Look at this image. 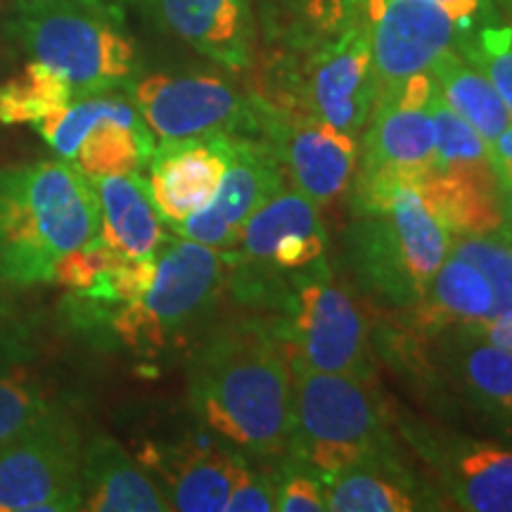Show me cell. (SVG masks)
Returning <instances> with one entry per match:
<instances>
[{
    "label": "cell",
    "mask_w": 512,
    "mask_h": 512,
    "mask_svg": "<svg viewBox=\"0 0 512 512\" xmlns=\"http://www.w3.org/2000/svg\"><path fill=\"white\" fill-rule=\"evenodd\" d=\"M328 510L335 512H411L437 510L439 496L422 486L403 465V456L373 458L335 475L320 477Z\"/></svg>",
    "instance_id": "24"
},
{
    "label": "cell",
    "mask_w": 512,
    "mask_h": 512,
    "mask_svg": "<svg viewBox=\"0 0 512 512\" xmlns=\"http://www.w3.org/2000/svg\"><path fill=\"white\" fill-rule=\"evenodd\" d=\"M328 230L318 204L294 188H283L249 216L238 245L223 252L230 268L297 273L325 261Z\"/></svg>",
    "instance_id": "19"
},
{
    "label": "cell",
    "mask_w": 512,
    "mask_h": 512,
    "mask_svg": "<svg viewBox=\"0 0 512 512\" xmlns=\"http://www.w3.org/2000/svg\"><path fill=\"white\" fill-rule=\"evenodd\" d=\"M287 83L290 100L280 107L311 114L354 140L361 138L377 98V79L368 31L347 0H339L328 29L309 38L292 57Z\"/></svg>",
    "instance_id": "7"
},
{
    "label": "cell",
    "mask_w": 512,
    "mask_h": 512,
    "mask_svg": "<svg viewBox=\"0 0 512 512\" xmlns=\"http://www.w3.org/2000/svg\"><path fill=\"white\" fill-rule=\"evenodd\" d=\"M155 264L147 292L102 320L136 354H162L190 342L228 287L226 256L202 242L166 235Z\"/></svg>",
    "instance_id": "6"
},
{
    "label": "cell",
    "mask_w": 512,
    "mask_h": 512,
    "mask_svg": "<svg viewBox=\"0 0 512 512\" xmlns=\"http://www.w3.org/2000/svg\"><path fill=\"white\" fill-rule=\"evenodd\" d=\"M434 3L444 5L448 12H453L460 22H470L472 17H477L479 12L484 10V5L489 3V0H434Z\"/></svg>",
    "instance_id": "38"
},
{
    "label": "cell",
    "mask_w": 512,
    "mask_h": 512,
    "mask_svg": "<svg viewBox=\"0 0 512 512\" xmlns=\"http://www.w3.org/2000/svg\"><path fill=\"white\" fill-rule=\"evenodd\" d=\"M233 133L159 140L147 162L150 197L171 228L207 207L226 174Z\"/></svg>",
    "instance_id": "20"
},
{
    "label": "cell",
    "mask_w": 512,
    "mask_h": 512,
    "mask_svg": "<svg viewBox=\"0 0 512 512\" xmlns=\"http://www.w3.org/2000/svg\"><path fill=\"white\" fill-rule=\"evenodd\" d=\"M368 31L377 91L430 72L465 22L434 0H347Z\"/></svg>",
    "instance_id": "14"
},
{
    "label": "cell",
    "mask_w": 512,
    "mask_h": 512,
    "mask_svg": "<svg viewBox=\"0 0 512 512\" xmlns=\"http://www.w3.org/2000/svg\"><path fill=\"white\" fill-rule=\"evenodd\" d=\"M285 188V176L271 145L261 136H230V155L219 190L207 207L174 226L181 238L219 252L238 245L240 230L256 209Z\"/></svg>",
    "instance_id": "18"
},
{
    "label": "cell",
    "mask_w": 512,
    "mask_h": 512,
    "mask_svg": "<svg viewBox=\"0 0 512 512\" xmlns=\"http://www.w3.org/2000/svg\"><path fill=\"white\" fill-rule=\"evenodd\" d=\"M430 93V72L377 91L361 133L363 150L351 200L356 214L384 209L399 185H418L437 171Z\"/></svg>",
    "instance_id": "8"
},
{
    "label": "cell",
    "mask_w": 512,
    "mask_h": 512,
    "mask_svg": "<svg viewBox=\"0 0 512 512\" xmlns=\"http://www.w3.org/2000/svg\"><path fill=\"white\" fill-rule=\"evenodd\" d=\"M64 411L41 351L27 332L0 318V446Z\"/></svg>",
    "instance_id": "22"
},
{
    "label": "cell",
    "mask_w": 512,
    "mask_h": 512,
    "mask_svg": "<svg viewBox=\"0 0 512 512\" xmlns=\"http://www.w3.org/2000/svg\"><path fill=\"white\" fill-rule=\"evenodd\" d=\"M422 330L444 325H479L496 316V299L489 280L463 256L448 252L420 302Z\"/></svg>",
    "instance_id": "27"
},
{
    "label": "cell",
    "mask_w": 512,
    "mask_h": 512,
    "mask_svg": "<svg viewBox=\"0 0 512 512\" xmlns=\"http://www.w3.org/2000/svg\"><path fill=\"white\" fill-rule=\"evenodd\" d=\"M430 332L432 370L458 394L479 425L512 444V351L496 347L477 325H444Z\"/></svg>",
    "instance_id": "16"
},
{
    "label": "cell",
    "mask_w": 512,
    "mask_h": 512,
    "mask_svg": "<svg viewBox=\"0 0 512 512\" xmlns=\"http://www.w3.org/2000/svg\"><path fill=\"white\" fill-rule=\"evenodd\" d=\"M81 510L166 512L171 505L133 453L100 432L81 451Z\"/></svg>",
    "instance_id": "23"
},
{
    "label": "cell",
    "mask_w": 512,
    "mask_h": 512,
    "mask_svg": "<svg viewBox=\"0 0 512 512\" xmlns=\"http://www.w3.org/2000/svg\"><path fill=\"white\" fill-rule=\"evenodd\" d=\"M448 252L463 256L489 280L496 299V316L512 311V242L503 226L494 233L451 235Z\"/></svg>",
    "instance_id": "32"
},
{
    "label": "cell",
    "mask_w": 512,
    "mask_h": 512,
    "mask_svg": "<svg viewBox=\"0 0 512 512\" xmlns=\"http://www.w3.org/2000/svg\"><path fill=\"white\" fill-rule=\"evenodd\" d=\"M83 441L69 411L0 446V512L81 510Z\"/></svg>",
    "instance_id": "11"
},
{
    "label": "cell",
    "mask_w": 512,
    "mask_h": 512,
    "mask_svg": "<svg viewBox=\"0 0 512 512\" xmlns=\"http://www.w3.org/2000/svg\"><path fill=\"white\" fill-rule=\"evenodd\" d=\"M396 432L425 465L441 501L470 512H512V448L491 444L415 415L396 413Z\"/></svg>",
    "instance_id": "12"
},
{
    "label": "cell",
    "mask_w": 512,
    "mask_h": 512,
    "mask_svg": "<svg viewBox=\"0 0 512 512\" xmlns=\"http://www.w3.org/2000/svg\"><path fill=\"white\" fill-rule=\"evenodd\" d=\"M261 133L280 162L285 181L318 204L347 192L356 169V140L311 114L259 98Z\"/></svg>",
    "instance_id": "15"
},
{
    "label": "cell",
    "mask_w": 512,
    "mask_h": 512,
    "mask_svg": "<svg viewBox=\"0 0 512 512\" xmlns=\"http://www.w3.org/2000/svg\"><path fill=\"white\" fill-rule=\"evenodd\" d=\"M430 112L437 136V171L465 169V166L489 164V147L484 138L460 114L453 110L432 81Z\"/></svg>",
    "instance_id": "31"
},
{
    "label": "cell",
    "mask_w": 512,
    "mask_h": 512,
    "mask_svg": "<svg viewBox=\"0 0 512 512\" xmlns=\"http://www.w3.org/2000/svg\"><path fill=\"white\" fill-rule=\"evenodd\" d=\"M119 256L100 238H95L57 261L53 283L64 287L69 294L88 292L105 278Z\"/></svg>",
    "instance_id": "33"
},
{
    "label": "cell",
    "mask_w": 512,
    "mask_h": 512,
    "mask_svg": "<svg viewBox=\"0 0 512 512\" xmlns=\"http://www.w3.org/2000/svg\"><path fill=\"white\" fill-rule=\"evenodd\" d=\"M159 27L221 67L252 64L254 22L247 0H138Z\"/></svg>",
    "instance_id": "21"
},
{
    "label": "cell",
    "mask_w": 512,
    "mask_h": 512,
    "mask_svg": "<svg viewBox=\"0 0 512 512\" xmlns=\"http://www.w3.org/2000/svg\"><path fill=\"white\" fill-rule=\"evenodd\" d=\"M10 316V299L5 297V285L0 283V318Z\"/></svg>",
    "instance_id": "40"
},
{
    "label": "cell",
    "mask_w": 512,
    "mask_h": 512,
    "mask_svg": "<svg viewBox=\"0 0 512 512\" xmlns=\"http://www.w3.org/2000/svg\"><path fill=\"white\" fill-rule=\"evenodd\" d=\"M209 432V430H207ZM133 458L152 477L171 510L223 512L242 453L214 432H183L181 437L143 439Z\"/></svg>",
    "instance_id": "17"
},
{
    "label": "cell",
    "mask_w": 512,
    "mask_h": 512,
    "mask_svg": "<svg viewBox=\"0 0 512 512\" xmlns=\"http://www.w3.org/2000/svg\"><path fill=\"white\" fill-rule=\"evenodd\" d=\"M453 48L489 79L512 117V22L496 0H489L477 17L463 24Z\"/></svg>",
    "instance_id": "29"
},
{
    "label": "cell",
    "mask_w": 512,
    "mask_h": 512,
    "mask_svg": "<svg viewBox=\"0 0 512 512\" xmlns=\"http://www.w3.org/2000/svg\"><path fill=\"white\" fill-rule=\"evenodd\" d=\"M415 188L448 235L494 233L505 223L503 188L491 164L434 171Z\"/></svg>",
    "instance_id": "25"
},
{
    "label": "cell",
    "mask_w": 512,
    "mask_h": 512,
    "mask_svg": "<svg viewBox=\"0 0 512 512\" xmlns=\"http://www.w3.org/2000/svg\"><path fill=\"white\" fill-rule=\"evenodd\" d=\"M396 411L377 382L292 366L290 456L318 477L401 453Z\"/></svg>",
    "instance_id": "4"
},
{
    "label": "cell",
    "mask_w": 512,
    "mask_h": 512,
    "mask_svg": "<svg viewBox=\"0 0 512 512\" xmlns=\"http://www.w3.org/2000/svg\"><path fill=\"white\" fill-rule=\"evenodd\" d=\"M93 181L72 162L0 169V283H53L57 261L98 238Z\"/></svg>",
    "instance_id": "2"
},
{
    "label": "cell",
    "mask_w": 512,
    "mask_h": 512,
    "mask_svg": "<svg viewBox=\"0 0 512 512\" xmlns=\"http://www.w3.org/2000/svg\"><path fill=\"white\" fill-rule=\"evenodd\" d=\"M74 100L72 86L60 74L29 60L22 72L0 86V124L34 126Z\"/></svg>",
    "instance_id": "30"
},
{
    "label": "cell",
    "mask_w": 512,
    "mask_h": 512,
    "mask_svg": "<svg viewBox=\"0 0 512 512\" xmlns=\"http://www.w3.org/2000/svg\"><path fill=\"white\" fill-rule=\"evenodd\" d=\"M451 249V235L422 204L415 185H401L373 214H356L344 233V256L363 290L396 309L425 299Z\"/></svg>",
    "instance_id": "5"
},
{
    "label": "cell",
    "mask_w": 512,
    "mask_h": 512,
    "mask_svg": "<svg viewBox=\"0 0 512 512\" xmlns=\"http://www.w3.org/2000/svg\"><path fill=\"white\" fill-rule=\"evenodd\" d=\"M503 211H505V223L512 228V190L503 192Z\"/></svg>",
    "instance_id": "39"
},
{
    "label": "cell",
    "mask_w": 512,
    "mask_h": 512,
    "mask_svg": "<svg viewBox=\"0 0 512 512\" xmlns=\"http://www.w3.org/2000/svg\"><path fill=\"white\" fill-rule=\"evenodd\" d=\"M100 204L98 238L128 259L155 256L166 240L162 216L150 197L145 176L91 178Z\"/></svg>",
    "instance_id": "26"
},
{
    "label": "cell",
    "mask_w": 512,
    "mask_h": 512,
    "mask_svg": "<svg viewBox=\"0 0 512 512\" xmlns=\"http://www.w3.org/2000/svg\"><path fill=\"white\" fill-rule=\"evenodd\" d=\"M8 34L76 98L126 88L138 74L136 43L119 0H17Z\"/></svg>",
    "instance_id": "3"
},
{
    "label": "cell",
    "mask_w": 512,
    "mask_h": 512,
    "mask_svg": "<svg viewBox=\"0 0 512 512\" xmlns=\"http://www.w3.org/2000/svg\"><path fill=\"white\" fill-rule=\"evenodd\" d=\"M479 332L496 347L512 351V311L498 313V316L484 320L477 325Z\"/></svg>",
    "instance_id": "37"
},
{
    "label": "cell",
    "mask_w": 512,
    "mask_h": 512,
    "mask_svg": "<svg viewBox=\"0 0 512 512\" xmlns=\"http://www.w3.org/2000/svg\"><path fill=\"white\" fill-rule=\"evenodd\" d=\"M496 5H498V8H501L503 15L512 22V0H496Z\"/></svg>",
    "instance_id": "41"
},
{
    "label": "cell",
    "mask_w": 512,
    "mask_h": 512,
    "mask_svg": "<svg viewBox=\"0 0 512 512\" xmlns=\"http://www.w3.org/2000/svg\"><path fill=\"white\" fill-rule=\"evenodd\" d=\"M34 128L57 157L88 178L138 174L157 145L136 105L112 93L76 98Z\"/></svg>",
    "instance_id": "10"
},
{
    "label": "cell",
    "mask_w": 512,
    "mask_h": 512,
    "mask_svg": "<svg viewBox=\"0 0 512 512\" xmlns=\"http://www.w3.org/2000/svg\"><path fill=\"white\" fill-rule=\"evenodd\" d=\"M489 164L503 192L512 190V124L489 145Z\"/></svg>",
    "instance_id": "36"
},
{
    "label": "cell",
    "mask_w": 512,
    "mask_h": 512,
    "mask_svg": "<svg viewBox=\"0 0 512 512\" xmlns=\"http://www.w3.org/2000/svg\"><path fill=\"white\" fill-rule=\"evenodd\" d=\"M128 100L157 140L209 133L259 136V98H245L219 76L150 74L128 83Z\"/></svg>",
    "instance_id": "13"
},
{
    "label": "cell",
    "mask_w": 512,
    "mask_h": 512,
    "mask_svg": "<svg viewBox=\"0 0 512 512\" xmlns=\"http://www.w3.org/2000/svg\"><path fill=\"white\" fill-rule=\"evenodd\" d=\"M292 297L280 323H271L290 366L377 382L368 325L356 299L332 278L328 259L290 273Z\"/></svg>",
    "instance_id": "9"
},
{
    "label": "cell",
    "mask_w": 512,
    "mask_h": 512,
    "mask_svg": "<svg viewBox=\"0 0 512 512\" xmlns=\"http://www.w3.org/2000/svg\"><path fill=\"white\" fill-rule=\"evenodd\" d=\"M430 76L448 105L484 138L486 147L512 124L508 107L496 88L456 48L444 50L432 62Z\"/></svg>",
    "instance_id": "28"
},
{
    "label": "cell",
    "mask_w": 512,
    "mask_h": 512,
    "mask_svg": "<svg viewBox=\"0 0 512 512\" xmlns=\"http://www.w3.org/2000/svg\"><path fill=\"white\" fill-rule=\"evenodd\" d=\"M278 496V472L264 467H252L249 458L242 460L235 470L233 489L228 496V512H268L275 510Z\"/></svg>",
    "instance_id": "35"
},
{
    "label": "cell",
    "mask_w": 512,
    "mask_h": 512,
    "mask_svg": "<svg viewBox=\"0 0 512 512\" xmlns=\"http://www.w3.org/2000/svg\"><path fill=\"white\" fill-rule=\"evenodd\" d=\"M503 230H505V235H508V240L512 242V228L508 226V223H503Z\"/></svg>",
    "instance_id": "42"
},
{
    "label": "cell",
    "mask_w": 512,
    "mask_h": 512,
    "mask_svg": "<svg viewBox=\"0 0 512 512\" xmlns=\"http://www.w3.org/2000/svg\"><path fill=\"white\" fill-rule=\"evenodd\" d=\"M195 420L245 458L290 456L292 366L273 325L235 318L197 339L188 358Z\"/></svg>",
    "instance_id": "1"
},
{
    "label": "cell",
    "mask_w": 512,
    "mask_h": 512,
    "mask_svg": "<svg viewBox=\"0 0 512 512\" xmlns=\"http://www.w3.org/2000/svg\"><path fill=\"white\" fill-rule=\"evenodd\" d=\"M290 465L278 467V496H275V510L280 512H323L328 510L323 498V484L311 467L297 460Z\"/></svg>",
    "instance_id": "34"
}]
</instances>
